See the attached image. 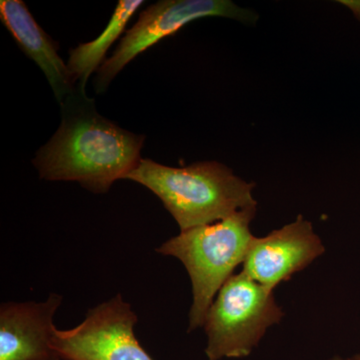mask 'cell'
<instances>
[{"label": "cell", "mask_w": 360, "mask_h": 360, "mask_svg": "<svg viewBox=\"0 0 360 360\" xmlns=\"http://www.w3.org/2000/svg\"><path fill=\"white\" fill-rule=\"evenodd\" d=\"M0 20L21 51L44 71L61 105L78 87L68 65L59 56L58 42L42 30L22 0H1Z\"/></svg>", "instance_id": "obj_9"}, {"label": "cell", "mask_w": 360, "mask_h": 360, "mask_svg": "<svg viewBox=\"0 0 360 360\" xmlns=\"http://www.w3.org/2000/svg\"><path fill=\"white\" fill-rule=\"evenodd\" d=\"M146 186L174 217L180 231L214 224L257 206L253 182L215 161L170 167L142 158L127 179Z\"/></svg>", "instance_id": "obj_2"}, {"label": "cell", "mask_w": 360, "mask_h": 360, "mask_svg": "<svg viewBox=\"0 0 360 360\" xmlns=\"http://www.w3.org/2000/svg\"><path fill=\"white\" fill-rule=\"evenodd\" d=\"M328 360H360V354L355 355V356L347 357V359H343V357L335 356Z\"/></svg>", "instance_id": "obj_12"}, {"label": "cell", "mask_w": 360, "mask_h": 360, "mask_svg": "<svg viewBox=\"0 0 360 360\" xmlns=\"http://www.w3.org/2000/svg\"><path fill=\"white\" fill-rule=\"evenodd\" d=\"M340 4L350 9L355 18L360 21V0H342V1H340Z\"/></svg>", "instance_id": "obj_11"}, {"label": "cell", "mask_w": 360, "mask_h": 360, "mask_svg": "<svg viewBox=\"0 0 360 360\" xmlns=\"http://www.w3.org/2000/svg\"><path fill=\"white\" fill-rule=\"evenodd\" d=\"M143 4L142 0H120L103 33L92 41L71 49L68 66L78 89L85 91V85L90 75L103 65L108 49L124 32L131 16Z\"/></svg>", "instance_id": "obj_10"}, {"label": "cell", "mask_w": 360, "mask_h": 360, "mask_svg": "<svg viewBox=\"0 0 360 360\" xmlns=\"http://www.w3.org/2000/svg\"><path fill=\"white\" fill-rule=\"evenodd\" d=\"M137 321L117 295L89 309L75 328H56L52 348L60 360H153L135 336Z\"/></svg>", "instance_id": "obj_6"}, {"label": "cell", "mask_w": 360, "mask_h": 360, "mask_svg": "<svg viewBox=\"0 0 360 360\" xmlns=\"http://www.w3.org/2000/svg\"><path fill=\"white\" fill-rule=\"evenodd\" d=\"M255 212L257 206H253L214 224L180 231L156 248V252L180 260L191 277L193 304L188 333L203 328L215 296L245 262L255 238L250 222Z\"/></svg>", "instance_id": "obj_3"}, {"label": "cell", "mask_w": 360, "mask_h": 360, "mask_svg": "<svg viewBox=\"0 0 360 360\" xmlns=\"http://www.w3.org/2000/svg\"><path fill=\"white\" fill-rule=\"evenodd\" d=\"M207 16H219L255 23L257 14L236 6L231 0H162L139 14V20L127 30L115 51L97 70L96 89L103 94L111 80L127 63L165 37L174 35L187 23Z\"/></svg>", "instance_id": "obj_5"}, {"label": "cell", "mask_w": 360, "mask_h": 360, "mask_svg": "<svg viewBox=\"0 0 360 360\" xmlns=\"http://www.w3.org/2000/svg\"><path fill=\"white\" fill-rule=\"evenodd\" d=\"M274 291L241 270L224 284L205 316L208 360L248 356L267 329L283 317Z\"/></svg>", "instance_id": "obj_4"}, {"label": "cell", "mask_w": 360, "mask_h": 360, "mask_svg": "<svg viewBox=\"0 0 360 360\" xmlns=\"http://www.w3.org/2000/svg\"><path fill=\"white\" fill-rule=\"evenodd\" d=\"M324 251L326 248L311 222L298 215L295 221L269 236L253 238L243 271L257 283L274 290L307 269Z\"/></svg>", "instance_id": "obj_7"}, {"label": "cell", "mask_w": 360, "mask_h": 360, "mask_svg": "<svg viewBox=\"0 0 360 360\" xmlns=\"http://www.w3.org/2000/svg\"><path fill=\"white\" fill-rule=\"evenodd\" d=\"M58 131L37 153L33 165L49 181H77L87 191L104 193L139 165L144 135L106 120L94 99L77 89L61 104Z\"/></svg>", "instance_id": "obj_1"}, {"label": "cell", "mask_w": 360, "mask_h": 360, "mask_svg": "<svg viewBox=\"0 0 360 360\" xmlns=\"http://www.w3.org/2000/svg\"><path fill=\"white\" fill-rule=\"evenodd\" d=\"M63 296L44 302H4L0 307V360H60L52 348L56 311Z\"/></svg>", "instance_id": "obj_8"}]
</instances>
